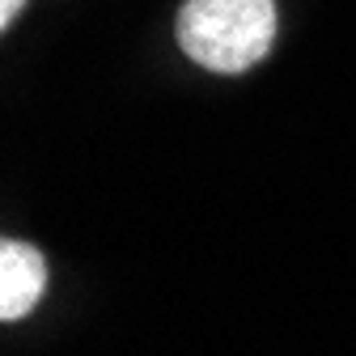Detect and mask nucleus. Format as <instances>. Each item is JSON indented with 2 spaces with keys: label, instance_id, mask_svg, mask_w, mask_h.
<instances>
[{
  "label": "nucleus",
  "instance_id": "nucleus-2",
  "mask_svg": "<svg viewBox=\"0 0 356 356\" xmlns=\"http://www.w3.org/2000/svg\"><path fill=\"white\" fill-rule=\"evenodd\" d=\"M47 289V263L26 242H5L0 246V318L13 323Z\"/></svg>",
  "mask_w": 356,
  "mask_h": 356
},
{
  "label": "nucleus",
  "instance_id": "nucleus-3",
  "mask_svg": "<svg viewBox=\"0 0 356 356\" xmlns=\"http://www.w3.org/2000/svg\"><path fill=\"white\" fill-rule=\"evenodd\" d=\"M22 5H26V0H0V22L9 26V22L17 17V9H22Z\"/></svg>",
  "mask_w": 356,
  "mask_h": 356
},
{
  "label": "nucleus",
  "instance_id": "nucleus-1",
  "mask_svg": "<svg viewBox=\"0 0 356 356\" xmlns=\"http://www.w3.org/2000/svg\"><path fill=\"white\" fill-rule=\"evenodd\" d=\"M272 38V0H187L178 9V47L212 72H246L267 56Z\"/></svg>",
  "mask_w": 356,
  "mask_h": 356
}]
</instances>
